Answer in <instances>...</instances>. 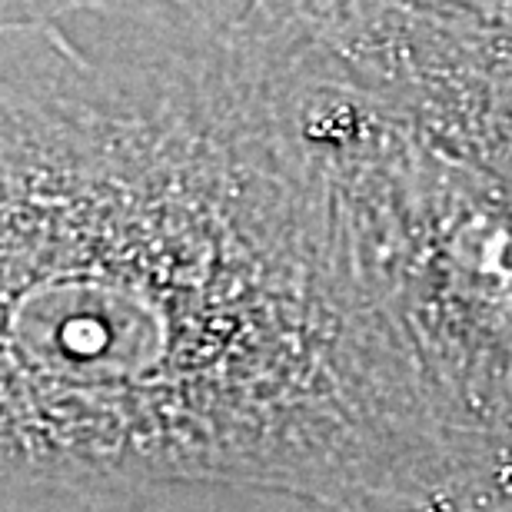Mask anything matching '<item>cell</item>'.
<instances>
[{"instance_id": "6da1fadb", "label": "cell", "mask_w": 512, "mask_h": 512, "mask_svg": "<svg viewBox=\"0 0 512 512\" xmlns=\"http://www.w3.org/2000/svg\"><path fill=\"white\" fill-rule=\"evenodd\" d=\"M340 94L300 4H4L7 486L340 512L483 446L449 433L380 300Z\"/></svg>"}, {"instance_id": "7a4b0ae2", "label": "cell", "mask_w": 512, "mask_h": 512, "mask_svg": "<svg viewBox=\"0 0 512 512\" xmlns=\"http://www.w3.org/2000/svg\"><path fill=\"white\" fill-rule=\"evenodd\" d=\"M336 130L376 290L429 399L456 439L512 449V187L350 77Z\"/></svg>"}, {"instance_id": "3957f363", "label": "cell", "mask_w": 512, "mask_h": 512, "mask_svg": "<svg viewBox=\"0 0 512 512\" xmlns=\"http://www.w3.org/2000/svg\"><path fill=\"white\" fill-rule=\"evenodd\" d=\"M300 7L363 94L512 187V0Z\"/></svg>"}, {"instance_id": "277c9868", "label": "cell", "mask_w": 512, "mask_h": 512, "mask_svg": "<svg viewBox=\"0 0 512 512\" xmlns=\"http://www.w3.org/2000/svg\"><path fill=\"white\" fill-rule=\"evenodd\" d=\"M340 512H512V449L469 446L423 479Z\"/></svg>"}]
</instances>
